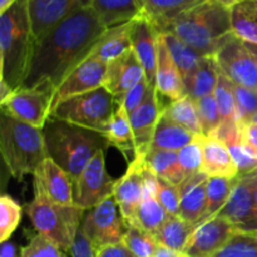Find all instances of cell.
I'll use <instances>...</instances> for the list:
<instances>
[{"mask_svg":"<svg viewBox=\"0 0 257 257\" xmlns=\"http://www.w3.org/2000/svg\"><path fill=\"white\" fill-rule=\"evenodd\" d=\"M105 29L92 7L63 20L35 42L27 78L20 88L53 94L64 78L89 57Z\"/></svg>","mask_w":257,"mask_h":257,"instance_id":"cell-1","label":"cell"},{"mask_svg":"<svg viewBox=\"0 0 257 257\" xmlns=\"http://www.w3.org/2000/svg\"><path fill=\"white\" fill-rule=\"evenodd\" d=\"M160 33H171L197 50L203 57L216 53L235 35L231 29L230 9L203 0L168 22Z\"/></svg>","mask_w":257,"mask_h":257,"instance_id":"cell-2","label":"cell"},{"mask_svg":"<svg viewBox=\"0 0 257 257\" xmlns=\"http://www.w3.org/2000/svg\"><path fill=\"white\" fill-rule=\"evenodd\" d=\"M43 135L48 157L68 173L73 183L98 152L110 147L104 133L52 117L43 128Z\"/></svg>","mask_w":257,"mask_h":257,"instance_id":"cell-3","label":"cell"},{"mask_svg":"<svg viewBox=\"0 0 257 257\" xmlns=\"http://www.w3.org/2000/svg\"><path fill=\"white\" fill-rule=\"evenodd\" d=\"M34 44L29 0H17L0 13V80L13 90L19 89L27 78Z\"/></svg>","mask_w":257,"mask_h":257,"instance_id":"cell-4","label":"cell"},{"mask_svg":"<svg viewBox=\"0 0 257 257\" xmlns=\"http://www.w3.org/2000/svg\"><path fill=\"white\" fill-rule=\"evenodd\" d=\"M0 153L5 167L17 181L34 175L48 158L43 130L2 112Z\"/></svg>","mask_w":257,"mask_h":257,"instance_id":"cell-5","label":"cell"},{"mask_svg":"<svg viewBox=\"0 0 257 257\" xmlns=\"http://www.w3.org/2000/svg\"><path fill=\"white\" fill-rule=\"evenodd\" d=\"M37 233L54 242L65 253L72 248L85 210L78 205H57L34 195L24 208Z\"/></svg>","mask_w":257,"mask_h":257,"instance_id":"cell-6","label":"cell"},{"mask_svg":"<svg viewBox=\"0 0 257 257\" xmlns=\"http://www.w3.org/2000/svg\"><path fill=\"white\" fill-rule=\"evenodd\" d=\"M115 103V98L102 87L64 100L55 107L50 117L105 135L117 108Z\"/></svg>","mask_w":257,"mask_h":257,"instance_id":"cell-7","label":"cell"},{"mask_svg":"<svg viewBox=\"0 0 257 257\" xmlns=\"http://www.w3.org/2000/svg\"><path fill=\"white\" fill-rule=\"evenodd\" d=\"M80 228L95 250L122 243L127 226L123 221L114 197H109L94 207L85 210Z\"/></svg>","mask_w":257,"mask_h":257,"instance_id":"cell-8","label":"cell"},{"mask_svg":"<svg viewBox=\"0 0 257 257\" xmlns=\"http://www.w3.org/2000/svg\"><path fill=\"white\" fill-rule=\"evenodd\" d=\"M115 181L107 172L105 151H100L90 160L74 183V202L84 210L99 205L113 197Z\"/></svg>","mask_w":257,"mask_h":257,"instance_id":"cell-9","label":"cell"},{"mask_svg":"<svg viewBox=\"0 0 257 257\" xmlns=\"http://www.w3.org/2000/svg\"><path fill=\"white\" fill-rule=\"evenodd\" d=\"M221 72L236 85L257 90V63L242 40L233 37L215 54Z\"/></svg>","mask_w":257,"mask_h":257,"instance_id":"cell-10","label":"cell"},{"mask_svg":"<svg viewBox=\"0 0 257 257\" xmlns=\"http://www.w3.org/2000/svg\"><path fill=\"white\" fill-rule=\"evenodd\" d=\"M52 94L42 89L19 88L0 102L2 112L37 128H44L50 118Z\"/></svg>","mask_w":257,"mask_h":257,"instance_id":"cell-11","label":"cell"},{"mask_svg":"<svg viewBox=\"0 0 257 257\" xmlns=\"http://www.w3.org/2000/svg\"><path fill=\"white\" fill-rule=\"evenodd\" d=\"M257 171L246 176H238L230 200L217 216L230 221L238 232H257V206L253 201V186Z\"/></svg>","mask_w":257,"mask_h":257,"instance_id":"cell-12","label":"cell"},{"mask_svg":"<svg viewBox=\"0 0 257 257\" xmlns=\"http://www.w3.org/2000/svg\"><path fill=\"white\" fill-rule=\"evenodd\" d=\"M107 64L88 57L75 69H73L62 83L55 88L50 99V114L57 105L69 98L92 92L104 85Z\"/></svg>","mask_w":257,"mask_h":257,"instance_id":"cell-13","label":"cell"},{"mask_svg":"<svg viewBox=\"0 0 257 257\" xmlns=\"http://www.w3.org/2000/svg\"><path fill=\"white\" fill-rule=\"evenodd\" d=\"M145 158L135 157L124 175L115 181L113 197L117 202L125 226H136V213L145 196Z\"/></svg>","mask_w":257,"mask_h":257,"instance_id":"cell-14","label":"cell"},{"mask_svg":"<svg viewBox=\"0 0 257 257\" xmlns=\"http://www.w3.org/2000/svg\"><path fill=\"white\" fill-rule=\"evenodd\" d=\"M236 232L230 221L216 216L196 226L183 252L187 257H213Z\"/></svg>","mask_w":257,"mask_h":257,"instance_id":"cell-15","label":"cell"},{"mask_svg":"<svg viewBox=\"0 0 257 257\" xmlns=\"http://www.w3.org/2000/svg\"><path fill=\"white\" fill-rule=\"evenodd\" d=\"M92 7V0H29V17L34 40L79 10Z\"/></svg>","mask_w":257,"mask_h":257,"instance_id":"cell-16","label":"cell"},{"mask_svg":"<svg viewBox=\"0 0 257 257\" xmlns=\"http://www.w3.org/2000/svg\"><path fill=\"white\" fill-rule=\"evenodd\" d=\"M34 195L57 205H74V183L68 173L49 157L33 175Z\"/></svg>","mask_w":257,"mask_h":257,"instance_id":"cell-17","label":"cell"},{"mask_svg":"<svg viewBox=\"0 0 257 257\" xmlns=\"http://www.w3.org/2000/svg\"><path fill=\"white\" fill-rule=\"evenodd\" d=\"M158 38H160V32L156 25L142 13L132 20L131 25L132 49L145 70L146 80L151 88H156Z\"/></svg>","mask_w":257,"mask_h":257,"instance_id":"cell-18","label":"cell"},{"mask_svg":"<svg viewBox=\"0 0 257 257\" xmlns=\"http://www.w3.org/2000/svg\"><path fill=\"white\" fill-rule=\"evenodd\" d=\"M158 98L160 95L156 88H150L145 102L130 114L136 145L135 157L146 158L151 151L156 127L162 114V107Z\"/></svg>","mask_w":257,"mask_h":257,"instance_id":"cell-19","label":"cell"},{"mask_svg":"<svg viewBox=\"0 0 257 257\" xmlns=\"http://www.w3.org/2000/svg\"><path fill=\"white\" fill-rule=\"evenodd\" d=\"M143 79H146L145 70L133 49H131L117 59L108 63L103 87L115 98V102L118 103L128 90Z\"/></svg>","mask_w":257,"mask_h":257,"instance_id":"cell-20","label":"cell"},{"mask_svg":"<svg viewBox=\"0 0 257 257\" xmlns=\"http://www.w3.org/2000/svg\"><path fill=\"white\" fill-rule=\"evenodd\" d=\"M156 90L158 95L167 98L171 102L181 99L186 95L185 82L176 65L175 60L171 57L168 48L160 33L158 38V58L157 72H156Z\"/></svg>","mask_w":257,"mask_h":257,"instance_id":"cell-21","label":"cell"},{"mask_svg":"<svg viewBox=\"0 0 257 257\" xmlns=\"http://www.w3.org/2000/svg\"><path fill=\"white\" fill-rule=\"evenodd\" d=\"M208 176L201 172L191 175L178 185L181 196L180 216L183 220L197 226L206 210Z\"/></svg>","mask_w":257,"mask_h":257,"instance_id":"cell-22","label":"cell"},{"mask_svg":"<svg viewBox=\"0 0 257 257\" xmlns=\"http://www.w3.org/2000/svg\"><path fill=\"white\" fill-rule=\"evenodd\" d=\"M202 172L208 177H238L237 166L225 143L213 137H202Z\"/></svg>","mask_w":257,"mask_h":257,"instance_id":"cell-23","label":"cell"},{"mask_svg":"<svg viewBox=\"0 0 257 257\" xmlns=\"http://www.w3.org/2000/svg\"><path fill=\"white\" fill-rule=\"evenodd\" d=\"M131 25L132 22L107 28L94 44L89 57L108 64L132 49Z\"/></svg>","mask_w":257,"mask_h":257,"instance_id":"cell-24","label":"cell"},{"mask_svg":"<svg viewBox=\"0 0 257 257\" xmlns=\"http://www.w3.org/2000/svg\"><path fill=\"white\" fill-rule=\"evenodd\" d=\"M198 137L201 136L195 135L182 125L171 120L166 115L161 114L155 131V136H153L151 150L178 152L183 147L197 140Z\"/></svg>","mask_w":257,"mask_h":257,"instance_id":"cell-25","label":"cell"},{"mask_svg":"<svg viewBox=\"0 0 257 257\" xmlns=\"http://www.w3.org/2000/svg\"><path fill=\"white\" fill-rule=\"evenodd\" d=\"M105 137L108 138L110 147H115L120 151L128 163L135 158L136 145L130 114L122 104H117L114 114L108 124Z\"/></svg>","mask_w":257,"mask_h":257,"instance_id":"cell-26","label":"cell"},{"mask_svg":"<svg viewBox=\"0 0 257 257\" xmlns=\"http://www.w3.org/2000/svg\"><path fill=\"white\" fill-rule=\"evenodd\" d=\"M218 65L213 57L203 58L195 72L185 80L186 95L197 102L198 99L213 95L218 80Z\"/></svg>","mask_w":257,"mask_h":257,"instance_id":"cell-27","label":"cell"},{"mask_svg":"<svg viewBox=\"0 0 257 257\" xmlns=\"http://www.w3.org/2000/svg\"><path fill=\"white\" fill-rule=\"evenodd\" d=\"M92 8L105 28L132 22L142 13L140 0H92Z\"/></svg>","mask_w":257,"mask_h":257,"instance_id":"cell-28","label":"cell"},{"mask_svg":"<svg viewBox=\"0 0 257 257\" xmlns=\"http://www.w3.org/2000/svg\"><path fill=\"white\" fill-rule=\"evenodd\" d=\"M203 0H140L142 14L146 15L160 32L168 22Z\"/></svg>","mask_w":257,"mask_h":257,"instance_id":"cell-29","label":"cell"},{"mask_svg":"<svg viewBox=\"0 0 257 257\" xmlns=\"http://www.w3.org/2000/svg\"><path fill=\"white\" fill-rule=\"evenodd\" d=\"M232 34L243 43L257 45V0H246L230 9Z\"/></svg>","mask_w":257,"mask_h":257,"instance_id":"cell-30","label":"cell"},{"mask_svg":"<svg viewBox=\"0 0 257 257\" xmlns=\"http://www.w3.org/2000/svg\"><path fill=\"white\" fill-rule=\"evenodd\" d=\"M146 165L157 175L173 185L178 186L187 178V175L178 162L177 152L151 150L145 158Z\"/></svg>","mask_w":257,"mask_h":257,"instance_id":"cell-31","label":"cell"},{"mask_svg":"<svg viewBox=\"0 0 257 257\" xmlns=\"http://www.w3.org/2000/svg\"><path fill=\"white\" fill-rule=\"evenodd\" d=\"M195 228L196 225L183 220L181 216H170L155 237L158 245L183 252Z\"/></svg>","mask_w":257,"mask_h":257,"instance_id":"cell-32","label":"cell"},{"mask_svg":"<svg viewBox=\"0 0 257 257\" xmlns=\"http://www.w3.org/2000/svg\"><path fill=\"white\" fill-rule=\"evenodd\" d=\"M161 34H162L163 40L168 48V52L175 60L176 65H177L178 70L183 78V82H185L191 77V74L195 72L198 64L206 57L201 55L197 50L186 44L183 40H181L176 35L171 34V33H161Z\"/></svg>","mask_w":257,"mask_h":257,"instance_id":"cell-33","label":"cell"},{"mask_svg":"<svg viewBox=\"0 0 257 257\" xmlns=\"http://www.w3.org/2000/svg\"><path fill=\"white\" fill-rule=\"evenodd\" d=\"M238 177H210L207 182V193H206V210L201 218L200 223L206 220L216 217L221 212L226 203L230 200Z\"/></svg>","mask_w":257,"mask_h":257,"instance_id":"cell-34","label":"cell"},{"mask_svg":"<svg viewBox=\"0 0 257 257\" xmlns=\"http://www.w3.org/2000/svg\"><path fill=\"white\" fill-rule=\"evenodd\" d=\"M168 217L170 215L158 202L155 193L145 191L143 200L136 213V226L155 236L163 223L168 220Z\"/></svg>","mask_w":257,"mask_h":257,"instance_id":"cell-35","label":"cell"},{"mask_svg":"<svg viewBox=\"0 0 257 257\" xmlns=\"http://www.w3.org/2000/svg\"><path fill=\"white\" fill-rule=\"evenodd\" d=\"M162 114L195 135L202 136L196 102L188 95L170 102V104L162 108Z\"/></svg>","mask_w":257,"mask_h":257,"instance_id":"cell-36","label":"cell"},{"mask_svg":"<svg viewBox=\"0 0 257 257\" xmlns=\"http://www.w3.org/2000/svg\"><path fill=\"white\" fill-rule=\"evenodd\" d=\"M24 208L9 195L0 197V242L10 240L22 222Z\"/></svg>","mask_w":257,"mask_h":257,"instance_id":"cell-37","label":"cell"},{"mask_svg":"<svg viewBox=\"0 0 257 257\" xmlns=\"http://www.w3.org/2000/svg\"><path fill=\"white\" fill-rule=\"evenodd\" d=\"M122 243L136 257H152L158 247L155 236L137 226L127 227Z\"/></svg>","mask_w":257,"mask_h":257,"instance_id":"cell-38","label":"cell"},{"mask_svg":"<svg viewBox=\"0 0 257 257\" xmlns=\"http://www.w3.org/2000/svg\"><path fill=\"white\" fill-rule=\"evenodd\" d=\"M220 69V68H218ZM233 83L218 70L217 85L213 95L217 102L222 120H236L237 122V109H236V97Z\"/></svg>","mask_w":257,"mask_h":257,"instance_id":"cell-39","label":"cell"},{"mask_svg":"<svg viewBox=\"0 0 257 257\" xmlns=\"http://www.w3.org/2000/svg\"><path fill=\"white\" fill-rule=\"evenodd\" d=\"M213 257H257V238L252 233L236 232Z\"/></svg>","mask_w":257,"mask_h":257,"instance_id":"cell-40","label":"cell"},{"mask_svg":"<svg viewBox=\"0 0 257 257\" xmlns=\"http://www.w3.org/2000/svg\"><path fill=\"white\" fill-rule=\"evenodd\" d=\"M196 107H197L202 136L203 137H210L213 131L222 122L215 95H208V97L202 98V99H198L196 102Z\"/></svg>","mask_w":257,"mask_h":257,"instance_id":"cell-41","label":"cell"},{"mask_svg":"<svg viewBox=\"0 0 257 257\" xmlns=\"http://www.w3.org/2000/svg\"><path fill=\"white\" fill-rule=\"evenodd\" d=\"M237 109V122L240 124L248 123L257 114V90L250 88L233 85Z\"/></svg>","mask_w":257,"mask_h":257,"instance_id":"cell-42","label":"cell"},{"mask_svg":"<svg viewBox=\"0 0 257 257\" xmlns=\"http://www.w3.org/2000/svg\"><path fill=\"white\" fill-rule=\"evenodd\" d=\"M20 257H68L54 242L43 235L35 233L29 238L28 245L20 248Z\"/></svg>","mask_w":257,"mask_h":257,"instance_id":"cell-43","label":"cell"},{"mask_svg":"<svg viewBox=\"0 0 257 257\" xmlns=\"http://www.w3.org/2000/svg\"><path fill=\"white\" fill-rule=\"evenodd\" d=\"M202 137L203 136H201L197 140L193 141L192 143H190V145H187L177 152L178 162H180L181 167L183 168L187 177L197 172H201V170H202L203 151L202 143H201Z\"/></svg>","mask_w":257,"mask_h":257,"instance_id":"cell-44","label":"cell"},{"mask_svg":"<svg viewBox=\"0 0 257 257\" xmlns=\"http://www.w3.org/2000/svg\"><path fill=\"white\" fill-rule=\"evenodd\" d=\"M158 202L163 206L170 216H180L181 196L178 186L158 177L157 180V193H156Z\"/></svg>","mask_w":257,"mask_h":257,"instance_id":"cell-45","label":"cell"},{"mask_svg":"<svg viewBox=\"0 0 257 257\" xmlns=\"http://www.w3.org/2000/svg\"><path fill=\"white\" fill-rule=\"evenodd\" d=\"M227 148L237 166L238 176L250 175L257 171V158L242 145V142L233 143Z\"/></svg>","mask_w":257,"mask_h":257,"instance_id":"cell-46","label":"cell"},{"mask_svg":"<svg viewBox=\"0 0 257 257\" xmlns=\"http://www.w3.org/2000/svg\"><path fill=\"white\" fill-rule=\"evenodd\" d=\"M150 88L151 87L148 85L147 80H141L138 84H136L132 89L128 90V92L125 93L124 97H123L117 104H122L123 107H124V109L127 110L128 114H132V113L146 100Z\"/></svg>","mask_w":257,"mask_h":257,"instance_id":"cell-47","label":"cell"},{"mask_svg":"<svg viewBox=\"0 0 257 257\" xmlns=\"http://www.w3.org/2000/svg\"><path fill=\"white\" fill-rule=\"evenodd\" d=\"M210 137H213L220 142L225 143L227 147L233 143L241 142L240 124L236 120H222Z\"/></svg>","mask_w":257,"mask_h":257,"instance_id":"cell-48","label":"cell"},{"mask_svg":"<svg viewBox=\"0 0 257 257\" xmlns=\"http://www.w3.org/2000/svg\"><path fill=\"white\" fill-rule=\"evenodd\" d=\"M69 252L72 257H97L98 255V251L95 250L89 238L83 232L82 228L78 230Z\"/></svg>","mask_w":257,"mask_h":257,"instance_id":"cell-49","label":"cell"},{"mask_svg":"<svg viewBox=\"0 0 257 257\" xmlns=\"http://www.w3.org/2000/svg\"><path fill=\"white\" fill-rule=\"evenodd\" d=\"M240 130L241 142L257 158V123H243V124H240Z\"/></svg>","mask_w":257,"mask_h":257,"instance_id":"cell-50","label":"cell"},{"mask_svg":"<svg viewBox=\"0 0 257 257\" xmlns=\"http://www.w3.org/2000/svg\"><path fill=\"white\" fill-rule=\"evenodd\" d=\"M97 257H136L123 243L107 246L98 251Z\"/></svg>","mask_w":257,"mask_h":257,"instance_id":"cell-51","label":"cell"},{"mask_svg":"<svg viewBox=\"0 0 257 257\" xmlns=\"http://www.w3.org/2000/svg\"><path fill=\"white\" fill-rule=\"evenodd\" d=\"M152 257H187L185 252L177 250H172V248L165 247V246L158 245L157 250L155 251Z\"/></svg>","mask_w":257,"mask_h":257,"instance_id":"cell-52","label":"cell"},{"mask_svg":"<svg viewBox=\"0 0 257 257\" xmlns=\"http://www.w3.org/2000/svg\"><path fill=\"white\" fill-rule=\"evenodd\" d=\"M0 257H17V247H15L14 243L10 242V241L3 242Z\"/></svg>","mask_w":257,"mask_h":257,"instance_id":"cell-53","label":"cell"},{"mask_svg":"<svg viewBox=\"0 0 257 257\" xmlns=\"http://www.w3.org/2000/svg\"><path fill=\"white\" fill-rule=\"evenodd\" d=\"M212 2L217 3V4L227 8V9H231V8H233L235 5L240 4V3H242V2H246V0H212Z\"/></svg>","mask_w":257,"mask_h":257,"instance_id":"cell-54","label":"cell"},{"mask_svg":"<svg viewBox=\"0 0 257 257\" xmlns=\"http://www.w3.org/2000/svg\"><path fill=\"white\" fill-rule=\"evenodd\" d=\"M17 0H0V13L5 12L8 8L12 7Z\"/></svg>","mask_w":257,"mask_h":257,"instance_id":"cell-55","label":"cell"},{"mask_svg":"<svg viewBox=\"0 0 257 257\" xmlns=\"http://www.w3.org/2000/svg\"><path fill=\"white\" fill-rule=\"evenodd\" d=\"M245 44H246V47L248 48V50L252 53V55L255 57L256 63H257V45L256 44H250V43H245Z\"/></svg>","mask_w":257,"mask_h":257,"instance_id":"cell-56","label":"cell"},{"mask_svg":"<svg viewBox=\"0 0 257 257\" xmlns=\"http://www.w3.org/2000/svg\"><path fill=\"white\" fill-rule=\"evenodd\" d=\"M252 193H253V201H255V203H256V206H257V181H256L255 186H253Z\"/></svg>","mask_w":257,"mask_h":257,"instance_id":"cell-57","label":"cell"},{"mask_svg":"<svg viewBox=\"0 0 257 257\" xmlns=\"http://www.w3.org/2000/svg\"><path fill=\"white\" fill-rule=\"evenodd\" d=\"M251 122H256V123H257V114L255 115V117L252 118V120H251Z\"/></svg>","mask_w":257,"mask_h":257,"instance_id":"cell-58","label":"cell"},{"mask_svg":"<svg viewBox=\"0 0 257 257\" xmlns=\"http://www.w3.org/2000/svg\"><path fill=\"white\" fill-rule=\"evenodd\" d=\"M252 235H253V236H255V237L257 238V232H253V233H252Z\"/></svg>","mask_w":257,"mask_h":257,"instance_id":"cell-59","label":"cell"}]
</instances>
